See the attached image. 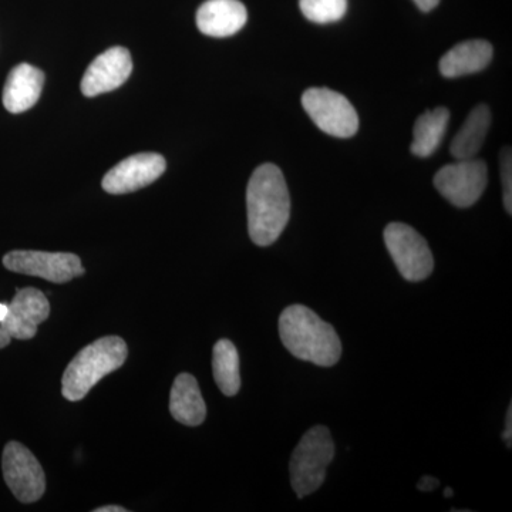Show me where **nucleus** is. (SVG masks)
Instances as JSON below:
<instances>
[{
  "instance_id": "f257e3e1",
  "label": "nucleus",
  "mask_w": 512,
  "mask_h": 512,
  "mask_svg": "<svg viewBox=\"0 0 512 512\" xmlns=\"http://www.w3.org/2000/svg\"><path fill=\"white\" fill-rule=\"evenodd\" d=\"M248 231L258 247H269L288 225L291 197L284 174L275 164L259 165L247 188Z\"/></svg>"
},
{
  "instance_id": "f03ea898",
  "label": "nucleus",
  "mask_w": 512,
  "mask_h": 512,
  "mask_svg": "<svg viewBox=\"0 0 512 512\" xmlns=\"http://www.w3.org/2000/svg\"><path fill=\"white\" fill-rule=\"evenodd\" d=\"M278 329L288 352L303 362L330 367L342 356V343L336 330L306 306L286 308L279 318Z\"/></svg>"
},
{
  "instance_id": "7ed1b4c3",
  "label": "nucleus",
  "mask_w": 512,
  "mask_h": 512,
  "mask_svg": "<svg viewBox=\"0 0 512 512\" xmlns=\"http://www.w3.org/2000/svg\"><path fill=\"white\" fill-rule=\"evenodd\" d=\"M127 345L119 336H106L77 353L67 366L62 393L69 402H79L103 377L120 369L126 362Z\"/></svg>"
},
{
  "instance_id": "20e7f679",
  "label": "nucleus",
  "mask_w": 512,
  "mask_h": 512,
  "mask_svg": "<svg viewBox=\"0 0 512 512\" xmlns=\"http://www.w3.org/2000/svg\"><path fill=\"white\" fill-rule=\"evenodd\" d=\"M335 457V443L328 427H312L293 450L289 471L299 498L315 493L325 483L326 468Z\"/></svg>"
},
{
  "instance_id": "39448f33",
  "label": "nucleus",
  "mask_w": 512,
  "mask_h": 512,
  "mask_svg": "<svg viewBox=\"0 0 512 512\" xmlns=\"http://www.w3.org/2000/svg\"><path fill=\"white\" fill-rule=\"evenodd\" d=\"M384 242L406 281L421 282L429 278L434 269L433 254L416 229L403 222H392L384 229Z\"/></svg>"
},
{
  "instance_id": "423d86ee",
  "label": "nucleus",
  "mask_w": 512,
  "mask_h": 512,
  "mask_svg": "<svg viewBox=\"0 0 512 512\" xmlns=\"http://www.w3.org/2000/svg\"><path fill=\"white\" fill-rule=\"evenodd\" d=\"M302 106L313 123L329 136L350 138L359 130L355 107L343 94L313 87L302 94Z\"/></svg>"
},
{
  "instance_id": "0eeeda50",
  "label": "nucleus",
  "mask_w": 512,
  "mask_h": 512,
  "mask_svg": "<svg viewBox=\"0 0 512 512\" xmlns=\"http://www.w3.org/2000/svg\"><path fill=\"white\" fill-rule=\"evenodd\" d=\"M487 180V164L471 158L444 165L434 177V187L454 207L468 208L480 200Z\"/></svg>"
},
{
  "instance_id": "6e6552de",
  "label": "nucleus",
  "mask_w": 512,
  "mask_h": 512,
  "mask_svg": "<svg viewBox=\"0 0 512 512\" xmlns=\"http://www.w3.org/2000/svg\"><path fill=\"white\" fill-rule=\"evenodd\" d=\"M3 477L20 503H36L46 490L45 471L23 444L10 441L3 450Z\"/></svg>"
},
{
  "instance_id": "1a4fd4ad",
  "label": "nucleus",
  "mask_w": 512,
  "mask_h": 512,
  "mask_svg": "<svg viewBox=\"0 0 512 512\" xmlns=\"http://www.w3.org/2000/svg\"><path fill=\"white\" fill-rule=\"evenodd\" d=\"M3 265L16 274L37 276L55 284H66L84 274L79 256L67 252L12 251Z\"/></svg>"
},
{
  "instance_id": "9d476101",
  "label": "nucleus",
  "mask_w": 512,
  "mask_h": 512,
  "mask_svg": "<svg viewBox=\"0 0 512 512\" xmlns=\"http://www.w3.org/2000/svg\"><path fill=\"white\" fill-rule=\"evenodd\" d=\"M165 160L156 153H141L126 158L104 175L103 190L113 195L130 194L153 184L164 174Z\"/></svg>"
},
{
  "instance_id": "9b49d317",
  "label": "nucleus",
  "mask_w": 512,
  "mask_h": 512,
  "mask_svg": "<svg viewBox=\"0 0 512 512\" xmlns=\"http://www.w3.org/2000/svg\"><path fill=\"white\" fill-rule=\"evenodd\" d=\"M133 72V60L124 47H111L101 53L87 67L82 79V92L86 97L110 93L127 82Z\"/></svg>"
},
{
  "instance_id": "f8f14e48",
  "label": "nucleus",
  "mask_w": 512,
  "mask_h": 512,
  "mask_svg": "<svg viewBox=\"0 0 512 512\" xmlns=\"http://www.w3.org/2000/svg\"><path fill=\"white\" fill-rule=\"evenodd\" d=\"M8 306V315L0 322V326L10 339L35 338L37 326L50 315V303L45 293L36 288L19 289Z\"/></svg>"
},
{
  "instance_id": "ddd939ff",
  "label": "nucleus",
  "mask_w": 512,
  "mask_h": 512,
  "mask_svg": "<svg viewBox=\"0 0 512 512\" xmlns=\"http://www.w3.org/2000/svg\"><path fill=\"white\" fill-rule=\"evenodd\" d=\"M45 86V73L28 63L13 67L3 89V106L9 113L19 114L32 109Z\"/></svg>"
},
{
  "instance_id": "4468645a",
  "label": "nucleus",
  "mask_w": 512,
  "mask_h": 512,
  "mask_svg": "<svg viewBox=\"0 0 512 512\" xmlns=\"http://www.w3.org/2000/svg\"><path fill=\"white\" fill-rule=\"evenodd\" d=\"M247 8L239 0H207L197 12V26L211 37H229L244 28Z\"/></svg>"
},
{
  "instance_id": "2eb2a0df",
  "label": "nucleus",
  "mask_w": 512,
  "mask_h": 512,
  "mask_svg": "<svg viewBox=\"0 0 512 512\" xmlns=\"http://www.w3.org/2000/svg\"><path fill=\"white\" fill-rule=\"evenodd\" d=\"M494 50L485 40H467L458 43L441 57L440 72L448 79L483 72L493 60Z\"/></svg>"
},
{
  "instance_id": "dca6fc26",
  "label": "nucleus",
  "mask_w": 512,
  "mask_h": 512,
  "mask_svg": "<svg viewBox=\"0 0 512 512\" xmlns=\"http://www.w3.org/2000/svg\"><path fill=\"white\" fill-rule=\"evenodd\" d=\"M170 412L178 423L195 427L204 423L207 417V406L197 379L188 373L177 376L171 389Z\"/></svg>"
},
{
  "instance_id": "f3484780",
  "label": "nucleus",
  "mask_w": 512,
  "mask_h": 512,
  "mask_svg": "<svg viewBox=\"0 0 512 512\" xmlns=\"http://www.w3.org/2000/svg\"><path fill=\"white\" fill-rule=\"evenodd\" d=\"M491 126V110L480 104L471 110L463 127L453 138L450 151L456 160H471L480 153Z\"/></svg>"
},
{
  "instance_id": "a211bd4d",
  "label": "nucleus",
  "mask_w": 512,
  "mask_h": 512,
  "mask_svg": "<svg viewBox=\"0 0 512 512\" xmlns=\"http://www.w3.org/2000/svg\"><path fill=\"white\" fill-rule=\"evenodd\" d=\"M450 111L446 107L426 111L414 123L413 143L410 150L414 156L430 157L443 143L446 136Z\"/></svg>"
},
{
  "instance_id": "6ab92c4d",
  "label": "nucleus",
  "mask_w": 512,
  "mask_h": 512,
  "mask_svg": "<svg viewBox=\"0 0 512 512\" xmlns=\"http://www.w3.org/2000/svg\"><path fill=\"white\" fill-rule=\"evenodd\" d=\"M212 372L215 383L225 396H235L241 389L238 350L231 340L221 339L215 343L212 352Z\"/></svg>"
},
{
  "instance_id": "aec40b11",
  "label": "nucleus",
  "mask_w": 512,
  "mask_h": 512,
  "mask_svg": "<svg viewBox=\"0 0 512 512\" xmlns=\"http://www.w3.org/2000/svg\"><path fill=\"white\" fill-rule=\"evenodd\" d=\"M303 16L318 25L338 22L346 15L348 0H299Z\"/></svg>"
},
{
  "instance_id": "412c9836",
  "label": "nucleus",
  "mask_w": 512,
  "mask_h": 512,
  "mask_svg": "<svg viewBox=\"0 0 512 512\" xmlns=\"http://www.w3.org/2000/svg\"><path fill=\"white\" fill-rule=\"evenodd\" d=\"M501 181H503L504 207L512 214V158L511 148H504L501 153Z\"/></svg>"
},
{
  "instance_id": "4be33fe9",
  "label": "nucleus",
  "mask_w": 512,
  "mask_h": 512,
  "mask_svg": "<svg viewBox=\"0 0 512 512\" xmlns=\"http://www.w3.org/2000/svg\"><path fill=\"white\" fill-rule=\"evenodd\" d=\"M439 485V480H436V478L424 476L419 483H417V488H419L420 491H433L436 490Z\"/></svg>"
},
{
  "instance_id": "5701e85b",
  "label": "nucleus",
  "mask_w": 512,
  "mask_h": 512,
  "mask_svg": "<svg viewBox=\"0 0 512 512\" xmlns=\"http://www.w3.org/2000/svg\"><path fill=\"white\" fill-rule=\"evenodd\" d=\"M503 439L505 441V444H507V447H511V444H512V406L508 407L507 423H505Z\"/></svg>"
},
{
  "instance_id": "b1692460",
  "label": "nucleus",
  "mask_w": 512,
  "mask_h": 512,
  "mask_svg": "<svg viewBox=\"0 0 512 512\" xmlns=\"http://www.w3.org/2000/svg\"><path fill=\"white\" fill-rule=\"evenodd\" d=\"M421 12H430L439 6L440 0H413Z\"/></svg>"
},
{
  "instance_id": "393cba45",
  "label": "nucleus",
  "mask_w": 512,
  "mask_h": 512,
  "mask_svg": "<svg viewBox=\"0 0 512 512\" xmlns=\"http://www.w3.org/2000/svg\"><path fill=\"white\" fill-rule=\"evenodd\" d=\"M96 512H127V510L119 505H107V507L97 508Z\"/></svg>"
},
{
  "instance_id": "a878e982",
  "label": "nucleus",
  "mask_w": 512,
  "mask_h": 512,
  "mask_svg": "<svg viewBox=\"0 0 512 512\" xmlns=\"http://www.w3.org/2000/svg\"><path fill=\"white\" fill-rule=\"evenodd\" d=\"M10 343V336L0 326V349L6 348Z\"/></svg>"
},
{
  "instance_id": "bb28decb",
  "label": "nucleus",
  "mask_w": 512,
  "mask_h": 512,
  "mask_svg": "<svg viewBox=\"0 0 512 512\" xmlns=\"http://www.w3.org/2000/svg\"><path fill=\"white\" fill-rule=\"evenodd\" d=\"M9 306L6 305V303L0 302V322H3L5 320L6 315H8Z\"/></svg>"
},
{
  "instance_id": "cd10ccee",
  "label": "nucleus",
  "mask_w": 512,
  "mask_h": 512,
  "mask_svg": "<svg viewBox=\"0 0 512 512\" xmlns=\"http://www.w3.org/2000/svg\"><path fill=\"white\" fill-rule=\"evenodd\" d=\"M444 497H446V498L453 497V490H451V488H446V491H444Z\"/></svg>"
}]
</instances>
